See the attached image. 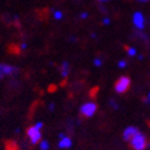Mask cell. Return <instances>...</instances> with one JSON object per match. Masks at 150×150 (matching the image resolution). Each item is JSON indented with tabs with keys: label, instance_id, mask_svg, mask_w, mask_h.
<instances>
[{
	"label": "cell",
	"instance_id": "7a4b0ae2",
	"mask_svg": "<svg viewBox=\"0 0 150 150\" xmlns=\"http://www.w3.org/2000/svg\"><path fill=\"white\" fill-rule=\"evenodd\" d=\"M130 84H131V80L126 76H123L117 80L115 84V89L118 93H124L129 89Z\"/></svg>",
	"mask_w": 150,
	"mask_h": 150
},
{
	"label": "cell",
	"instance_id": "7c38bea8",
	"mask_svg": "<svg viewBox=\"0 0 150 150\" xmlns=\"http://www.w3.org/2000/svg\"><path fill=\"white\" fill-rule=\"evenodd\" d=\"M55 18L56 19H58V20H60V19H62L63 17V14L62 12H60V11H57V12H55Z\"/></svg>",
	"mask_w": 150,
	"mask_h": 150
},
{
	"label": "cell",
	"instance_id": "7402d4cb",
	"mask_svg": "<svg viewBox=\"0 0 150 150\" xmlns=\"http://www.w3.org/2000/svg\"><path fill=\"white\" fill-rule=\"evenodd\" d=\"M59 138L63 139V138H64V134H63V133H60V134H59Z\"/></svg>",
	"mask_w": 150,
	"mask_h": 150
},
{
	"label": "cell",
	"instance_id": "3957f363",
	"mask_svg": "<svg viewBox=\"0 0 150 150\" xmlns=\"http://www.w3.org/2000/svg\"><path fill=\"white\" fill-rule=\"evenodd\" d=\"M98 109V106L96 103L93 102H89V103H85V104H83L80 108V112L82 115L86 117V118H90V117H93V115L96 113Z\"/></svg>",
	"mask_w": 150,
	"mask_h": 150
},
{
	"label": "cell",
	"instance_id": "8992f818",
	"mask_svg": "<svg viewBox=\"0 0 150 150\" xmlns=\"http://www.w3.org/2000/svg\"><path fill=\"white\" fill-rule=\"evenodd\" d=\"M139 129L134 126H128L127 128H125V130L123 131V139L127 142H129L131 139L134 137L137 133H139Z\"/></svg>",
	"mask_w": 150,
	"mask_h": 150
},
{
	"label": "cell",
	"instance_id": "8fae6325",
	"mask_svg": "<svg viewBox=\"0 0 150 150\" xmlns=\"http://www.w3.org/2000/svg\"><path fill=\"white\" fill-rule=\"evenodd\" d=\"M127 54L130 56V57H133V56L137 55V50L134 47H127Z\"/></svg>",
	"mask_w": 150,
	"mask_h": 150
},
{
	"label": "cell",
	"instance_id": "6da1fadb",
	"mask_svg": "<svg viewBox=\"0 0 150 150\" xmlns=\"http://www.w3.org/2000/svg\"><path fill=\"white\" fill-rule=\"evenodd\" d=\"M130 147L133 150H146V148L149 147L150 144L147 142L146 135L142 132H139L129 141Z\"/></svg>",
	"mask_w": 150,
	"mask_h": 150
},
{
	"label": "cell",
	"instance_id": "5b68a950",
	"mask_svg": "<svg viewBox=\"0 0 150 150\" xmlns=\"http://www.w3.org/2000/svg\"><path fill=\"white\" fill-rule=\"evenodd\" d=\"M132 22L138 30H142L145 28V18L141 12H135L132 16Z\"/></svg>",
	"mask_w": 150,
	"mask_h": 150
},
{
	"label": "cell",
	"instance_id": "9a60e30c",
	"mask_svg": "<svg viewBox=\"0 0 150 150\" xmlns=\"http://www.w3.org/2000/svg\"><path fill=\"white\" fill-rule=\"evenodd\" d=\"M109 23H110V19H109V18H104V19H103V24L108 25Z\"/></svg>",
	"mask_w": 150,
	"mask_h": 150
},
{
	"label": "cell",
	"instance_id": "e0dca14e",
	"mask_svg": "<svg viewBox=\"0 0 150 150\" xmlns=\"http://www.w3.org/2000/svg\"><path fill=\"white\" fill-rule=\"evenodd\" d=\"M80 17H81V19H86V18L88 17V14L87 13H82Z\"/></svg>",
	"mask_w": 150,
	"mask_h": 150
},
{
	"label": "cell",
	"instance_id": "52a82bcc",
	"mask_svg": "<svg viewBox=\"0 0 150 150\" xmlns=\"http://www.w3.org/2000/svg\"><path fill=\"white\" fill-rule=\"evenodd\" d=\"M1 70L4 76L8 75H12L14 73H18V68L15 66H12V65H8V64H1Z\"/></svg>",
	"mask_w": 150,
	"mask_h": 150
},
{
	"label": "cell",
	"instance_id": "277c9868",
	"mask_svg": "<svg viewBox=\"0 0 150 150\" xmlns=\"http://www.w3.org/2000/svg\"><path fill=\"white\" fill-rule=\"evenodd\" d=\"M26 134H28V139H30V141L32 144H37V143L41 140L40 129H38L36 126L28 127V130H26Z\"/></svg>",
	"mask_w": 150,
	"mask_h": 150
},
{
	"label": "cell",
	"instance_id": "cb8c5ba5",
	"mask_svg": "<svg viewBox=\"0 0 150 150\" xmlns=\"http://www.w3.org/2000/svg\"><path fill=\"white\" fill-rule=\"evenodd\" d=\"M148 100L150 101V93H149V95H148Z\"/></svg>",
	"mask_w": 150,
	"mask_h": 150
},
{
	"label": "cell",
	"instance_id": "603a6c76",
	"mask_svg": "<svg viewBox=\"0 0 150 150\" xmlns=\"http://www.w3.org/2000/svg\"><path fill=\"white\" fill-rule=\"evenodd\" d=\"M91 37H93V38H96V34H91Z\"/></svg>",
	"mask_w": 150,
	"mask_h": 150
},
{
	"label": "cell",
	"instance_id": "d4e9b609",
	"mask_svg": "<svg viewBox=\"0 0 150 150\" xmlns=\"http://www.w3.org/2000/svg\"><path fill=\"white\" fill-rule=\"evenodd\" d=\"M99 1H107V0H99Z\"/></svg>",
	"mask_w": 150,
	"mask_h": 150
},
{
	"label": "cell",
	"instance_id": "ba28073f",
	"mask_svg": "<svg viewBox=\"0 0 150 150\" xmlns=\"http://www.w3.org/2000/svg\"><path fill=\"white\" fill-rule=\"evenodd\" d=\"M71 140H70L68 137H64L63 139H61L60 142H59V147L60 148H69L71 147Z\"/></svg>",
	"mask_w": 150,
	"mask_h": 150
},
{
	"label": "cell",
	"instance_id": "44dd1931",
	"mask_svg": "<svg viewBox=\"0 0 150 150\" xmlns=\"http://www.w3.org/2000/svg\"><path fill=\"white\" fill-rule=\"evenodd\" d=\"M139 2H148V1H150V0H138Z\"/></svg>",
	"mask_w": 150,
	"mask_h": 150
},
{
	"label": "cell",
	"instance_id": "2e32d148",
	"mask_svg": "<svg viewBox=\"0 0 150 150\" xmlns=\"http://www.w3.org/2000/svg\"><path fill=\"white\" fill-rule=\"evenodd\" d=\"M110 105L112 106V107H113V108H115V109H118V104H115V102H113V101H112V100L110 101Z\"/></svg>",
	"mask_w": 150,
	"mask_h": 150
},
{
	"label": "cell",
	"instance_id": "5bb4252c",
	"mask_svg": "<svg viewBox=\"0 0 150 150\" xmlns=\"http://www.w3.org/2000/svg\"><path fill=\"white\" fill-rule=\"evenodd\" d=\"M93 64H95L96 66H101V65H102V60H101L100 58H96L95 60H93Z\"/></svg>",
	"mask_w": 150,
	"mask_h": 150
},
{
	"label": "cell",
	"instance_id": "4fadbf2b",
	"mask_svg": "<svg viewBox=\"0 0 150 150\" xmlns=\"http://www.w3.org/2000/svg\"><path fill=\"white\" fill-rule=\"evenodd\" d=\"M126 65H127V62H126L125 60H121V61H119V62H118V66L120 68L126 67Z\"/></svg>",
	"mask_w": 150,
	"mask_h": 150
},
{
	"label": "cell",
	"instance_id": "ffe728a7",
	"mask_svg": "<svg viewBox=\"0 0 150 150\" xmlns=\"http://www.w3.org/2000/svg\"><path fill=\"white\" fill-rule=\"evenodd\" d=\"M28 47V45H26V43H23L22 45H21V48H22V50H24V48H26Z\"/></svg>",
	"mask_w": 150,
	"mask_h": 150
},
{
	"label": "cell",
	"instance_id": "30bf717a",
	"mask_svg": "<svg viewBox=\"0 0 150 150\" xmlns=\"http://www.w3.org/2000/svg\"><path fill=\"white\" fill-rule=\"evenodd\" d=\"M50 148V144H48L47 141H42L40 143V149L41 150H48Z\"/></svg>",
	"mask_w": 150,
	"mask_h": 150
},
{
	"label": "cell",
	"instance_id": "9c48e42d",
	"mask_svg": "<svg viewBox=\"0 0 150 150\" xmlns=\"http://www.w3.org/2000/svg\"><path fill=\"white\" fill-rule=\"evenodd\" d=\"M68 73H69V64L67 62H63L61 65V75L63 77H67Z\"/></svg>",
	"mask_w": 150,
	"mask_h": 150
},
{
	"label": "cell",
	"instance_id": "ac0fdd59",
	"mask_svg": "<svg viewBox=\"0 0 150 150\" xmlns=\"http://www.w3.org/2000/svg\"><path fill=\"white\" fill-rule=\"evenodd\" d=\"M36 127L38 128V129H40V128L43 127V123L42 122H38L37 124H36Z\"/></svg>",
	"mask_w": 150,
	"mask_h": 150
},
{
	"label": "cell",
	"instance_id": "d6986e66",
	"mask_svg": "<svg viewBox=\"0 0 150 150\" xmlns=\"http://www.w3.org/2000/svg\"><path fill=\"white\" fill-rule=\"evenodd\" d=\"M48 107H50V109L52 110V111H53V110H54V108H55V104H54V103H50V106H48Z\"/></svg>",
	"mask_w": 150,
	"mask_h": 150
}]
</instances>
